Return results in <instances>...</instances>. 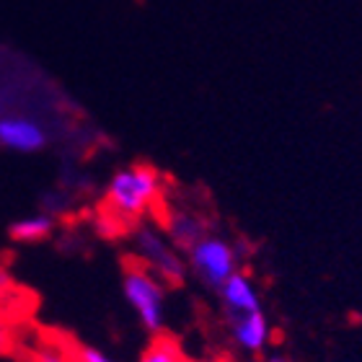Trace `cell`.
I'll use <instances>...</instances> for the list:
<instances>
[{
	"label": "cell",
	"instance_id": "1",
	"mask_svg": "<svg viewBox=\"0 0 362 362\" xmlns=\"http://www.w3.org/2000/svg\"><path fill=\"white\" fill-rule=\"evenodd\" d=\"M160 197V174L153 166L119 168L106 187V204L122 220H137Z\"/></svg>",
	"mask_w": 362,
	"mask_h": 362
},
{
	"label": "cell",
	"instance_id": "2",
	"mask_svg": "<svg viewBox=\"0 0 362 362\" xmlns=\"http://www.w3.org/2000/svg\"><path fill=\"white\" fill-rule=\"evenodd\" d=\"M122 293H124L129 308L135 310L140 324L148 332L156 334L163 329V318H166V290H163V285L143 264L127 267L124 277H122Z\"/></svg>",
	"mask_w": 362,
	"mask_h": 362
},
{
	"label": "cell",
	"instance_id": "3",
	"mask_svg": "<svg viewBox=\"0 0 362 362\" xmlns=\"http://www.w3.org/2000/svg\"><path fill=\"white\" fill-rule=\"evenodd\" d=\"M135 251L140 257V264L158 279L160 285H181L187 264L176 246L166 235L151 226H143L135 230Z\"/></svg>",
	"mask_w": 362,
	"mask_h": 362
},
{
	"label": "cell",
	"instance_id": "4",
	"mask_svg": "<svg viewBox=\"0 0 362 362\" xmlns=\"http://www.w3.org/2000/svg\"><path fill=\"white\" fill-rule=\"evenodd\" d=\"M187 257L189 269L194 272L202 285L212 290H220L228 282V277H233L238 272V254L226 238H218V235L207 233L204 238H199L187 251Z\"/></svg>",
	"mask_w": 362,
	"mask_h": 362
},
{
	"label": "cell",
	"instance_id": "5",
	"mask_svg": "<svg viewBox=\"0 0 362 362\" xmlns=\"http://www.w3.org/2000/svg\"><path fill=\"white\" fill-rule=\"evenodd\" d=\"M47 145V132L29 117H0V148L13 153H39Z\"/></svg>",
	"mask_w": 362,
	"mask_h": 362
},
{
	"label": "cell",
	"instance_id": "6",
	"mask_svg": "<svg viewBox=\"0 0 362 362\" xmlns=\"http://www.w3.org/2000/svg\"><path fill=\"white\" fill-rule=\"evenodd\" d=\"M230 321V332L233 339L241 344L246 352H262L269 341V324H267L264 310H254V313H233L228 316Z\"/></svg>",
	"mask_w": 362,
	"mask_h": 362
},
{
	"label": "cell",
	"instance_id": "7",
	"mask_svg": "<svg viewBox=\"0 0 362 362\" xmlns=\"http://www.w3.org/2000/svg\"><path fill=\"white\" fill-rule=\"evenodd\" d=\"M223 303H226V313L233 316V313H254V310H262V303H259V293L254 282H251L243 272H235L233 277H228V282L218 290Z\"/></svg>",
	"mask_w": 362,
	"mask_h": 362
},
{
	"label": "cell",
	"instance_id": "8",
	"mask_svg": "<svg viewBox=\"0 0 362 362\" xmlns=\"http://www.w3.org/2000/svg\"><path fill=\"white\" fill-rule=\"evenodd\" d=\"M166 233L176 249L189 251L199 238L207 235V230H204L202 220L192 215V212H171L166 220Z\"/></svg>",
	"mask_w": 362,
	"mask_h": 362
},
{
	"label": "cell",
	"instance_id": "9",
	"mask_svg": "<svg viewBox=\"0 0 362 362\" xmlns=\"http://www.w3.org/2000/svg\"><path fill=\"white\" fill-rule=\"evenodd\" d=\"M54 230V220L52 215L47 212H37V215H26V218H18L16 223H11L8 233L13 241L21 243H37L49 238V233Z\"/></svg>",
	"mask_w": 362,
	"mask_h": 362
},
{
	"label": "cell",
	"instance_id": "10",
	"mask_svg": "<svg viewBox=\"0 0 362 362\" xmlns=\"http://www.w3.org/2000/svg\"><path fill=\"white\" fill-rule=\"evenodd\" d=\"M137 362H189V360L184 357L176 339H171V337H156Z\"/></svg>",
	"mask_w": 362,
	"mask_h": 362
},
{
	"label": "cell",
	"instance_id": "11",
	"mask_svg": "<svg viewBox=\"0 0 362 362\" xmlns=\"http://www.w3.org/2000/svg\"><path fill=\"white\" fill-rule=\"evenodd\" d=\"M73 360L76 362H117L106 355V352H101V349H96V347H88V344H81V347L76 349V357H73Z\"/></svg>",
	"mask_w": 362,
	"mask_h": 362
},
{
	"label": "cell",
	"instance_id": "12",
	"mask_svg": "<svg viewBox=\"0 0 362 362\" xmlns=\"http://www.w3.org/2000/svg\"><path fill=\"white\" fill-rule=\"evenodd\" d=\"M37 362H68V355L54 347H42L37 352Z\"/></svg>",
	"mask_w": 362,
	"mask_h": 362
},
{
	"label": "cell",
	"instance_id": "13",
	"mask_svg": "<svg viewBox=\"0 0 362 362\" xmlns=\"http://www.w3.org/2000/svg\"><path fill=\"white\" fill-rule=\"evenodd\" d=\"M8 349V329L3 324H0V355Z\"/></svg>",
	"mask_w": 362,
	"mask_h": 362
},
{
	"label": "cell",
	"instance_id": "14",
	"mask_svg": "<svg viewBox=\"0 0 362 362\" xmlns=\"http://www.w3.org/2000/svg\"><path fill=\"white\" fill-rule=\"evenodd\" d=\"M3 287H8V274H6V272H0V290H3Z\"/></svg>",
	"mask_w": 362,
	"mask_h": 362
},
{
	"label": "cell",
	"instance_id": "15",
	"mask_svg": "<svg viewBox=\"0 0 362 362\" xmlns=\"http://www.w3.org/2000/svg\"><path fill=\"white\" fill-rule=\"evenodd\" d=\"M269 362H290V360H285V357H272Z\"/></svg>",
	"mask_w": 362,
	"mask_h": 362
}]
</instances>
